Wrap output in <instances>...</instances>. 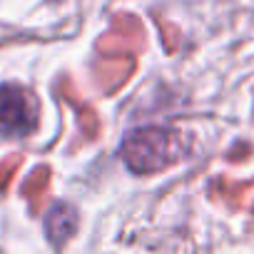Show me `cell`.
<instances>
[{
  "instance_id": "3",
  "label": "cell",
  "mask_w": 254,
  "mask_h": 254,
  "mask_svg": "<svg viewBox=\"0 0 254 254\" xmlns=\"http://www.w3.org/2000/svg\"><path fill=\"white\" fill-rule=\"evenodd\" d=\"M75 227H77V217L70 204H55L50 209V214L45 217V232L55 247H63L72 237Z\"/></svg>"
},
{
  "instance_id": "2",
  "label": "cell",
  "mask_w": 254,
  "mask_h": 254,
  "mask_svg": "<svg viewBox=\"0 0 254 254\" xmlns=\"http://www.w3.org/2000/svg\"><path fill=\"white\" fill-rule=\"evenodd\" d=\"M38 97L20 82L0 85V135L28 137L38 130Z\"/></svg>"
},
{
  "instance_id": "1",
  "label": "cell",
  "mask_w": 254,
  "mask_h": 254,
  "mask_svg": "<svg viewBox=\"0 0 254 254\" xmlns=\"http://www.w3.org/2000/svg\"><path fill=\"white\" fill-rule=\"evenodd\" d=\"M122 157L137 172H150L170 165L177 157L175 147V132L160 130V127H147V130H137L122 145Z\"/></svg>"
}]
</instances>
